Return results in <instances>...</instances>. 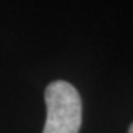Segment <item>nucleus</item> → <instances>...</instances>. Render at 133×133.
Wrapping results in <instances>:
<instances>
[{
    "mask_svg": "<svg viewBox=\"0 0 133 133\" xmlns=\"http://www.w3.org/2000/svg\"><path fill=\"white\" fill-rule=\"evenodd\" d=\"M48 118L43 133H78L81 126V98L71 83L56 80L46 87Z\"/></svg>",
    "mask_w": 133,
    "mask_h": 133,
    "instance_id": "1",
    "label": "nucleus"
},
{
    "mask_svg": "<svg viewBox=\"0 0 133 133\" xmlns=\"http://www.w3.org/2000/svg\"><path fill=\"white\" fill-rule=\"evenodd\" d=\"M129 133H133V123H132V126H130V129H129Z\"/></svg>",
    "mask_w": 133,
    "mask_h": 133,
    "instance_id": "2",
    "label": "nucleus"
}]
</instances>
